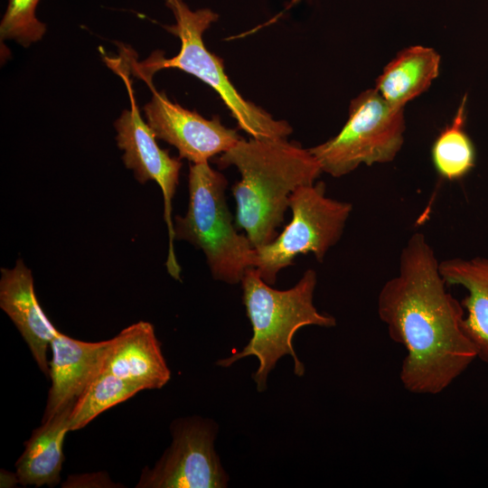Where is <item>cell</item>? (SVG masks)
<instances>
[{"instance_id": "ba28073f", "label": "cell", "mask_w": 488, "mask_h": 488, "mask_svg": "<svg viewBox=\"0 0 488 488\" xmlns=\"http://www.w3.org/2000/svg\"><path fill=\"white\" fill-rule=\"evenodd\" d=\"M172 443L153 467H145L136 488H224L229 475L216 453L217 424L198 416L170 425Z\"/></svg>"}, {"instance_id": "d6986e66", "label": "cell", "mask_w": 488, "mask_h": 488, "mask_svg": "<svg viewBox=\"0 0 488 488\" xmlns=\"http://www.w3.org/2000/svg\"><path fill=\"white\" fill-rule=\"evenodd\" d=\"M40 0H8L0 23L2 40H15L24 47L42 39L46 24L35 15Z\"/></svg>"}, {"instance_id": "7c38bea8", "label": "cell", "mask_w": 488, "mask_h": 488, "mask_svg": "<svg viewBox=\"0 0 488 488\" xmlns=\"http://www.w3.org/2000/svg\"><path fill=\"white\" fill-rule=\"evenodd\" d=\"M0 306L20 332L39 369L49 377L47 352L59 331L42 311L32 271L20 258L14 267L1 268Z\"/></svg>"}, {"instance_id": "52a82bcc", "label": "cell", "mask_w": 488, "mask_h": 488, "mask_svg": "<svg viewBox=\"0 0 488 488\" xmlns=\"http://www.w3.org/2000/svg\"><path fill=\"white\" fill-rule=\"evenodd\" d=\"M292 219L271 242L256 249L254 268L268 285L298 255L323 261L342 237L352 206L325 195L324 182L298 187L289 198Z\"/></svg>"}, {"instance_id": "9a60e30c", "label": "cell", "mask_w": 488, "mask_h": 488, "mask_svg": "<svg viewBox=\"0 0 488 488\" xmlns=\"http://www.w3.org/2000/svg\"><path fill=\"white\" fill-rule=\"evenodd\" d=\"M439 271L446 285L466 289L461 303L466 311L464 329L476 348L477 358L488 364V258L446 259L439 263Z\"/></svg>"}, {"instance_id": "6da1fadb", "label": "cell", "mask_w": 488, "mask_h": 488, "mask_svg": "<svg viewBox=\"0 0 488 488\" xmlns=\"http://www.w3.org/2000/svg\"><path fill=\"white\" fill-rule=\"evenodd\" d=\"M439 263L426 236L412 234L398 275L378 296L380 319L391 340L407 351L399 380L413 394L441 393L477 358L464 329V307L447 292Z\"/></svg>"}, {"instance_id": "e0dca14e", "label": "cell", "mask_w": 488, "mask_h": 488, "mask_svg": "<svg viewBox=\"0 0 488 488\" xmlns=\"http://www.w3.org/2000/svg\"><path fill=\"white\" fill-rule=\"evenodd\" d=\"M466 101L465 95L451 122L440 131L431 148L436 173L448 181L464 178L475 164V148L465 128Z\"/></svg>"}, {"instance_id": "2e32d148", "label": "cell", "mask_w": 488, "mask_h": 488, "mask_svg": "<svg viewBox=\"0 0 488 488\" xmlns=\"http://www.w3.org/2000/svg\"><path fill=\"white\" fill-rule=\"evenodd\" d=\"M440 63L441 57L433 48L407 47L384 67L374 89L390 106L404 108L428 89L439 74Z\"/></svg>"}, {"instance_id": "277c9868", "label": "cell", "mask_w": 488, "mask_h": 488, "mask_svg": "<svg viewBox=\"0 0 488 488\" xmlns=\"http://www.w3.org/2000/svg\"><path fill=\"white\" fill-rule=\"evenodd\" d=\"M175 23L164 27L181 41L177 55L166 59L155 52L142 62L131 61L129 70L145 82L163 69H178L211 86L236 119L238 127L258 139L286 138L293 128L286 120H277L267 111L246 100L224 71L222 60L204 45L203 33L219 15L209 8L192 10L183 0H165Z\"/></svg>"}, {"instance_id": "8fae6325", "label": "cell", "mask_w": 488, "mask_h": 488, "mask_svg": "<svg viewBox=\"0 0 488 488\" xmlns=\"http://www.w3.org/2000/svg\"><path fill=\"white\" fill-rule=\"evenodd\" d=\"M111 339L83 342L60 331L51 342L52 360L49 378L52 380L42 421L53 417L83 393L100 372Z\"/></svg>"}, {"instance_id": "30bf717a", "label": "cell", "mask_w": 488, "mask_h": 488, "mask_svg": "<svg viewBox=\"0 0 488 488\" xmlns=\"http://www.w3.org/2000/svg\"><path fill=\"white\" fill-rule=\"evenodd\" d=\"M147 84L153 96L144 107L146 122L156 138L178 150L179 158L192 164L205 163L241 139L236 130L225 127L218 117L204 118L172 102L164 92L155 89L152 81Z\"/></svg>"}, {"instance_id": "7a4b0ae2", "label": "cell", "mask_w": 488, "mask_h": 488, "mask_svg": "<svg viewBox=\"0 0 488 488\" xmlns=\"http://www.w3.org/2000/svg\"><path fill=\"white\" fill-rule=\"evenodd\" d=\"M216 164L221 169L233 165L240 174L231 187L235 225L245 230L255 249L277 236L292 192L314 183L322 173L309 149L286 138H241Z\"/></svg>"}, {"instance_id": "44dd1931", "label": "cell", "mask_w": 488, "mask_h": 488, "mask_svg": "<svg viewBox=\"0 0 488 488\" xmlns=\"http://www.w3.org/2000/svg\"><path fill=\"white\" fill-rule=\"evenodd\" d=\"M1 487H14L19 483L16 473H11L5 469L1 470Z\"/></svg>"}, {"instance_id": "5bb4252c", "label": "cell", "mask_w": 488, "mask_h": 488, "mask_svg": "<svg viewBox=\"0 0 488 488\" xmlns=\"http://www.w3.org/2000/svg\"><path fill=\"white\" fill-rule=\"evenodd\" d=\"M74 403L42 421L24 442V450L15 463L19 484L54 487L60 483L64 438L70 431V416Z\"/></svg>"}, {"instance_id": "5b68a950", "label": "cell", "mask_w": 488, "mask_h": 488, "mask_svg": "<svg viewBox=\"0 0 488 488\" xmlns=\"http://www.w3.org/2000/svg\"><path fill=\"white\" fill-rule=\"evenodd\" d=\"M227 185L208 162L190 164L188 209L184 216L174 217V237L202 250L214 279L234 285L255 267L256 249L236 230L226 202Z\"/></svg>"}, {"instance_id": "8992f818", "label": "cell", "mask_w": 488, "mask_h": 488, "mask_svg": "<svg viewBox=\"0 0 488 488\" xmlns=\"http://www.w3.org/2000/svg\"><path fill=\"white\" fill-rule=\"evenodd\" d=\"M405 128L404 108L390 106L375 89H370L351 101L341 131L309 151L322 172L342 177L361 164L393 161L403 145Z\"/></svg>"}, {"instance_id": "ffe728a7", "label": "cell", "mask_w": 488, "mask_h": 488, "mask_svg": "<svg viewBox=\"0 0 488 488\" xmlns=\"http://www.w3.org/2000/svg\"><path fill=\"white\" fill-rule=\"evenodd\" d=\"M104 472L68 476L63 487H117Z\"/></svg>"}, {"instance_id": "ac0fdd59", "label": "cell", "mask_w": 488, "mask_h": 488, "mask_svg": "<svg viewBox=\"0 0 488 488\" xmlns=\"http://www.w3.org/2000/svg\"><path fill=\"white\" fill-rule=\"evenodd\" d=\"M141 390L145 389L139 384L100 371L75 401L70 416V431L83 428L102 412Z\"/></svg>"}, {"instance_id": "9c48e42d", "label": "cell", "mask_w": 488, "mask_h": 488, "mask_svg": "<svg viewBox=\"0 0 488 488\" xmlns=\"http://www.w3.org/2000/svg\"><path fill=\"white\" fill-rule=\"evenodd\" d=\"M117 65L111 67L117 70L127 85L130 109L124 110L115 122L117 132V143L124 151L123 161L127 168L134 172L136 179L140 183L147 181L155 182L161 188L164 213V218L169 234V250L166 260L168 273L176 280H180L181 268L176 260L174 249V221L172 219V202L179 183V174L182 167L180 158L172 157L167 150L162 149L155 136L147 122L145 123L139 113L135 95L128 79L129 70L113 60Z\"/></svg>"}, {"instance_id": "3957f363", "label": "cell", "mask_w": 488, "mask_h": 488, "mask_svg": "<svg viewBox=\"0 0 488 488\" xmlns=\"http://www.w3.org/2000/svg\"><path fill=\"white\" fill-rule=\"evenodd\" d=\"M240 283L242 302L253 334L242 351L219 360L216 364L225 368L242 358L257 357L258 367L252 378L260 392L267 389V376L283 356L292 357L294 372L302 377L305 366L293 347L296 333L307 325L330 328L336 324L333 316L320 313L314 305L316 272L306 270L299 281L286 290L271 287L254 267L246 271Z\"/></svg>"}, {"instance_id": "4fadbf2b", "label": "cell", "mask_w": 488, "mask_h": 488, "mask_svg": "<svg viewBox=\"0 0 488 488\" xmlns=\"http://www.w3.org/2000/svg\"><path fill=\"white\" fill-rule=\"evenodd\" d=\"M101 371L139 384L145 390L161 389L171 379L154 326L145 321L124 328L111 339Z\"/></svg>"}]
</instances>
